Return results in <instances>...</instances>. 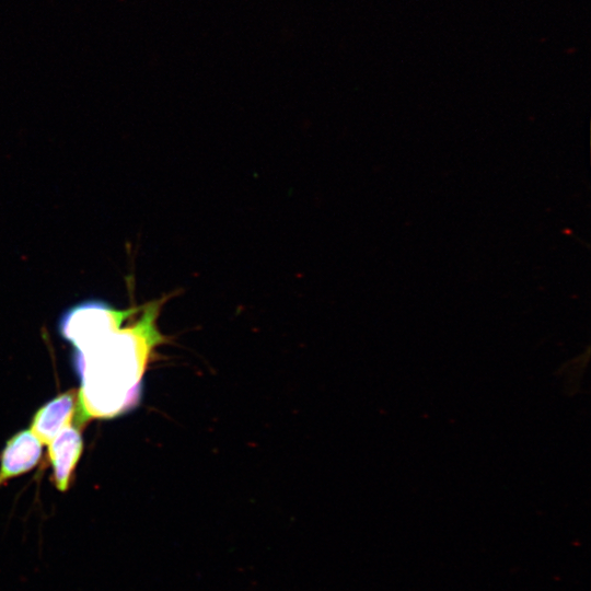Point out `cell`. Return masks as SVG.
<instances>
[{"label": "cell", "instance_id": "6da1fadb", "mask_svg": "<svg viewBox=\"0 0 591 591\" xmlns=\"http://www.w3.org/2000/svg\"><path fill=\"white\" fill-rule=\"evenodd\" d=\"M170 296L140 306L134 322L73 352L81 387L77 420L113 418L132 409L140 399L142 379L153 350L164 343L158 318Z\"/></svg>", "mask_w": 591, "mask_h": 591}, {"label": "cell", "instance_id": "7a4b0ae2", "mask_svg": "<svg viewBox=\"0 0 591 591\" xmlns=\"http://www.w3.org/2000/svg\"><path fill=\"white\" fill-rule=\"evenodd\" d=\"M140 306L117 309L100 299L81 301L67 309L58 321V331L61 337L70 343L74 350H81L121 327L131 320Z\"/></svg>", "mask_w": 591, "mask_h": 591}, {"label": "cell", "instance_id": "3957f363", "mask_svg": "<svg viewBox=\"0 0 591 591\" xmlns=\"http://www.w3.org/2000/svg\"><path fill=\"white\" fill-rule=\"evenodd\" d=\"M82 451L83 439L81 432L72 424L61 429L48 443L53 482L58 490L66 491L69 488Z\"/></svg>", "mask_w": 591, "mask_h": 591}, {"label": "cell", "instance_id": "277c9868", "mask_svg": "<svg viewBox=\"0 0 591 591\" xmlns=\"http://www.w3.org/2000/svg\"><path fill=\"white\" fill-rule=\"evenodd\" d=\"M42 441L31 431L22 430L9 439L0 456V487L9 479L34 468L42 456Z\"/></svg>", "mask_w": 591, "mask_h": 591}, {"label": "cell", "instance_id": "5b68a950", "mask_svg": "<svg viewBox=\"0 0 591 591\" xmlns=\"http://www.w3.org/2000/svg\"><path fill=\"white\" fill-rule=\"evenodd\" d=\"M78 393L65 392L40 406L33 416L31 431L48 444L71 420L77 412Z\"/></svg>", "mask_w": 591, "mask_h": 591}]
</instances>
